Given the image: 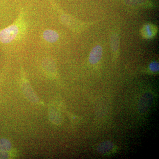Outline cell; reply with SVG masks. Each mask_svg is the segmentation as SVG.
<instances>
[{
    "label": "cell",
    "mask_w": 159,
    "mask_h": 159,
    "mask_svg": "<svg viewBox=\"0 0 159 159\" xmlns=\"http://www.w3.org/2000/svg\"><path fill=\"white\" fill-rule=\"evenodd\" d=\"M9 148V143L6 140H0V150L7 151Z\"/></svg>",
    "instance_id": "10"
},
{
    "label": "cell",
    "mask_w": 159,
    "mask_h": 159,
    "mask_svg": "<svg viewBox=\"0 0 159 159\" xmlns=\"http://www.w3.org/2000/svg\"><path fill=\"white\" fill-rule=\"evenodd\" d=\"M44 71L50 77H54L56 74V69L54 61L51 58H47L43 61Z\"/></svg>",
    "instance_id": "4"
},
{
    "label": "cell",
    "mask_w": 159,
    "mask_h": 159,
    "mask_svg": "<svg viewBox=\"0 0 159 159\" xmlns=\"http://www.w3.org/2000/svg\"><path fill=\"white\" fill-rule=\"evenodd\" d=\"M153 100V96L150 92L143 94L138 103V110L141 114L146 113L150 108Z\"/></svg>",
    "instance_id": "3"
},
{
    "label": "cell",
    "mask_w": 159,
    "mask_h": 159,
    "mask_svg": "<svg viewBox=\"0 0 159 159\" xmlns=\"http://www.w3.org/2000/svg\"><path fill=\"white\" fill-rule=\"evenodd\" d=\"M149 68L152 72H157L159 70V64L157 62H153L150 64Z\"/></svg>",
    "instance_id": "11"
},
{
    "label": "cell",
    "mask_w": 159,
    "mask_h": 159,
    "mask_svg": "<svg viewBox=\"0 0 159 159\" xmlns=\"http://www.w3.org/2000/svg\"><path fill=\"white\" fill-rule=\"evenodd\" d=\"M102 49L101 46L97 45L92 49L89 57V61L91 64H96L102 58Z\"/></svg>",
    "instance_id": "5"
},
{
    "label": "cell",
    "mask_w": 159,
    "mask_h": 159,
    "mask_svg": "<svg viewBox=\"0 0 159 159\" xmlns=\"http://www.w3.org/2000/svg\"><path fill=\"white\" fill-rule=\"evenodd\" d=\"M43 39L48 43H56L59 38V35L57 31L51 29H46L43 33Z\"/></svg>",
    "instance_id": "6"
},
{
    "label": "cell",
    "mask_w": 159,
    "mask_h": 159,
    "mask_svg": "<svg viewBox=\"0 0 159 159\" xmlns=\"http://www.w3.org/2000/svg\"><path fill=\"white\" fill-rule=\"evenodd\" d=\"M58 15L61 22L72 31H79L82 29V23L75 18L70 15L65 14L61 12H60Z\"/></svg>",
    "instance_id": "2"
},
{
    "label": "cell",
    "mask_w": 159,
    "mask_h": 159,
    "mask_svg": "<svg viewBox=\"0 0 159 159\" xmlns=\"http://www.w3.org/2000/svg\"><path fill=\"white\" fill-rule=\"evenodd\" d=\"M111 47L113 51H117L119 45V36L116 34H114L112 36L111 40Z\"/></svg>",
    "instance_id": "9"
},
{
    "label": "cell",
    "mask_w": 159,
    "mask_h": 159,
    "mask_svg": "<svg viewBox=\"0 0 159 159\" xmlns=\"http://www.w3.org/2000/svg\"><path fill=\"white\" fill-rule=\"evenodd\" d=\"M113 147L112 142L110 141H105L99 144L97 147V150L99 153H106L111 150Z\"/></svg>",
    "instance_id": "8"
},
{
    "label": "cell",
    "mask_w": 159,
    "mask_h": 159,
    "mask_svg": "<svg viewBox=\"0 0 159 159\" xmlns=\"http://www.w3.org/2000/svg\"><path fill=\"white\" fill-rule=\"evenodd\" d=\"M26 29L25 16L21 11L11 25L0 29V46L8 45L18 39Z\"/></svg>",
    "instance_id": "1"
},
{
    "label": "cell",
    "mask_w": 159,
    "mask_h": 159,
    "mask_svg": "<svg viewBox=\"0 0 159 159\" xmlns=\"http://www.w3.org/2000/svg\"><path fill=\"white\" fill-rule=\"evenodd\" d=\"M157 33V28L152 24H147L143 26L141 30L142 36L146 39L152 38Z\"/></svg>",
    "instance_id": "7"
}]
</instances>
